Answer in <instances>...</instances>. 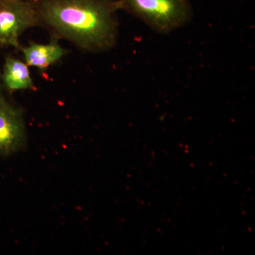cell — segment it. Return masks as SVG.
Instances as JSON below:
<instances>
[{
  "instance_id": "cell-2",
  "label": "cell",
  "mask_w": 255,
  "mask_h": 255,
  "mask_svg": "<svg viewBox=\"0 0 255 255\" xmlns=\"http://www.w3.org/2000/svg\"><path fill=\"white\" fill-rule=\"evenodd\" d=\"M119 10L140 18L154 31L171 33L190 21L189 0H117Z\"/></svg>"
},
{
  "instance_id": "cell-3",
  "label": "cell",
  "mask_w": 255,
  "mask_h": 255,
  "mask_svg": "<svg viewBox=\"0 0 255 255\" xmlns=\"http://www.w3.org/2000/svg\"><path fill=\"white\" fill-rule=\"evenodd\" d=\"M38 26L39 16L33 0H0V49L20 48L23 33Z\"/></svg>"
},
{
  "instance_id": "cell-8",
  "label": "cell",
  "mask_w": 255,
  "mask_h": 255,
  "mask_svg": "<svg viewBox=\"0 0 255 255\" xmlns=\"http://www.w3.org/2000/svg\"><path fill=\"white\" fill-rule=\"evenodd\" d=\"M1 95H3V94L2 92H1V85H0V97H1Z\"/></svg>"
},
{
  "instance_id": "cell-7",
  "label": "cell",
  "mask_w": 255,
  "mask_h": 255,
  "mask_svg": "<svg viewBox=\"0 0 255 255\" xmlns=\"http://www.w3.org/2000/svg\"><path fill=\"white\" fill-rule=\"evenodd\" d=\"M10 1H33V0H10Z\"/></svg>"
},
{
  "instance_id": "cell-5",
  "label": "cell",
  "mask_w": 255,
  "mask_h": 255,
  "mask_svg": "<svg viewBox=\"0 0 255 255\" xmlns=\"http://www.w3.org/2000/svg\"><path fill=\"white\" fill-rule=\"evenodd\" d=\"M58 40L53 37L47 44L31 42L28 46L20 47L25 63L29 67L43 70L59 61L68 51L58 43Z\"/></svg>"
},
{
  "instance_id": "cell-1",
  "label": "cell",
  "mask_w": 255,
  "mask_h": 255,
  "mask_svg": "<svg viewBox=\"0 0 255 255\" xmlns=\"http://www.w3.org/2000/svg\"><path fill=\"white\" fill-rule=\"evenodd\" d=\"M40 26L56 38L88 53L115 46L118 37L117 0H33Z\"/></svg>"
},
{
  "instance_id": "cell-6",
  "label": "cell",
  "mask_w": 255,
  "mask_h": 255,
  "mask_svg": "<svg viewBox=\"0 0 255 255\" xmlns=\"http://www.w3.org/2000/svg\"><path fill=\"white\" fill-rule=\"evenodd\" d=\"M1 80L9 92L35 90L29 66L15 57L8 56L5 59Z\"/></svg>"
},
{
  "instance_id": "cell-4",
  "label": "cell",
  "mask_w": 255,
  "mask_h": 255,
  "mask_svg": "<svg viewBox=\"0 0 255 255\" xmlns=\"http://www.w3.org/2000/svg\"><path fill=\"white\" fill-rule=\"evenodd\" d=\"M26 131L23 111L0 97V156H9L22 150Z\"/></svg>"
}]
</instances>
